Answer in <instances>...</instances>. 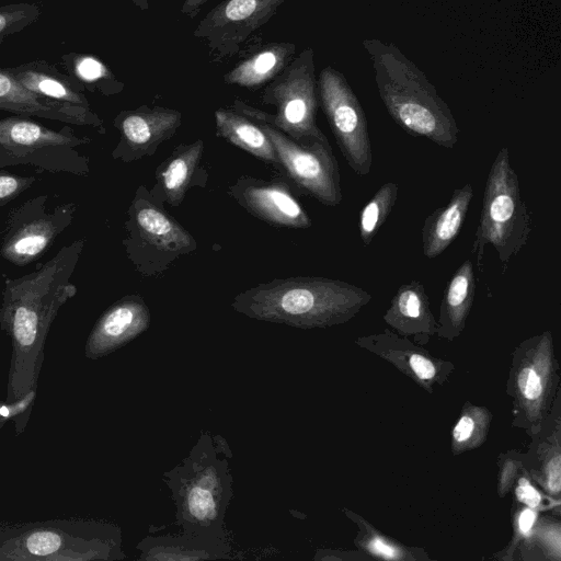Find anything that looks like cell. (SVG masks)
I'll use <instances>...</instances> for the list:
<instances>
[{
	"instance_id": "34",
	"label": "cell",
	"mask_w": 561,
	"mask_h": 561,
	"mask_svg": "<svg viewBox=\"0 0 561 561\" xmlns=\"http://www.w3.org/2000/svg\"><path fill=\"white\" fill-rule=\"evenodd\" d=\"M41 13L37 4L27 2L0 7V44L34 23Z\"/></svg>"
},
{
	"instance_id": "4",
	"label": "cell",
	"mask_w": 561,
	"mask_h": 561,
	"mask_svg": "<svg viewBox=\"0 0 561 561\" xmlns=\"http://www.w3.org/2000/svg\"><path fill=\"white\" fill-rule=\"evenodd\" d=\"M533 228L519 181L511 165L506 146L497 152L490 168L483 192L479 225L472 252L481 270L484 249L491 244L497 253L504 274L507 264L526 245Z\"/></svg>"
},
{
	"instance_id": "25",
	"label": "cell",
	"mask_w": 561,
	"mask_h": 561,
	"mask_svg": "<svg viewBox=\"0 0 561 561\" xmlns=\"http://www.w3.org/2000/svg\"><path fill=\"white\" fill-rule=\"evenodd\" d=\"M8 69L22 85L37 95L57 102L90 107L82 85L45 60H33Z\"/></svg>"
},
{
	"instance_id": "5",
	"label": "cell",
	"mask_w": 561,
	"mask_h": 561,
	"mask_svg": "<svg viewBox=\"0 0 561 561\" xmlns=\"http://www.w3.org/2000/svg\"><path fill=\"white\" fill-rule=\"evenodd\" d=\"M560 379L551 331L522 341L512 353L506 381L512 426L529 437L538 434L552 411Z\"/></svg>"
},
{
	"instance_id": "10",
	"label": "cell",
	"mask_w": 561,
	"mask_h": 561,
	"mask_svg": "<svg viewBox=\"0 0 561 561\" xmlns=\"http://www.w3.org/2000/svg\"><path fill=\"white\" fill-rule=\"evenodd\" d=\"M319 104L335 141L350 168L357 175L371 170L373 151L368 122L363 106L345 76L331 66L317 80Z\"/></svg>"
},
{
	"instance_id": "38",
	"label": "cell",
	"mask_w": 561,
	"mask_h": 561,
	"mask_svg": "<svg viewBox=\"0 0 561 561\" xmlns=\"http://www.w3.org/2000/svg\"><path fill=\"white\" fill-rule=\"evenodd\" d=\"M317 561H351V560H368L367 554L362 551H343L334 549H318L312 558Z\"/></svg>"
},
{
	"instance_id": "23",
	"label": "cell",
	"mask_w": 561,
	"mask_h": 561,
	"mask_svg": "<svg viewBox=\"0 0 561 561\" xmlns=\"http://www.w3.org/2000/svg\"><path fill=\"white\" fill-rule=\"evenodd\" d=\"M476 295V276L471 260L453 274L443 291L436 335L453 342L465 330Z\"/></svg>"
},
{
	"instance_id": "19",
	"label": "cell",
	"mask_w": 561,
	"mask_h": 561,
	"mask_svg": "<svg viewBox=\"0 0 561 561\" xmlns=\"http://www.w3.org/2000/svg\"><path fill=\"white\" fill-rule=\"evenodd\" d=\"M530 438L527 451L522 453L523 467L540 490L561 500L560 391L542 430Z\"/></svg>"
},
{
	"instance_id": "7",
	"label": "cell",
	"mask_w": 561,
	"mask_h": 561,
	"mask_svg": "<svg viewBox=\"0 0 561 561\" xmlns=\"http://www.w3.org/2000/svg\"><path fill=\"white\" fill-rule=\"evenodd\" d=\"M126 237L123 239L128 260L142 276L164 273L183 255L197 249V241L150 191L140 185L127 210Z\"/></svg>"
},
{
	"instance_id": "21",
	"label": "cell",
	"mask_w": 561,
	"mask_h": 561,
	"mask_svg": "<svg viewBox=\"0 0 561 561\" xmlns=\"http://www.w3.org/2000/svg\"><path fill=\"white\" fill-rule=\"evenodd\" d=\"M151 313L145 299L136 294L114 302L100 318L93 331V343L108 352L136 339L148 330Z\"/></svg>"
},
{
	"instance_id": "15",
	"label": "cell",
	"mask_w": 561,
	"mask_h": 561,
	"mask_svg": "<svg viewBox=\"0 0 561 561\" xmlns=\"http://www.w3.org/2000/svg\"><path fill=\"white\" fill-rule=\"evenodd\" d=\"M181 124L182 113L174 108L141 105L124 110L113 121L119 139L112 157L125 163L150 157L174 136Z\"/></svg>"
},
{
	"instance_id": "14",
	"label": "cell",
	"mask_w": 561,
	"mask_h": 561,
	"mask_svg": "<svg viewBox=\"0 0 561 561\" xmlns=\"http://www.w3.org/2000/svg\"><path fill=\"white\" fill-rule=\"evenodd\" d=\"M355 344L390 363L428 393L445 385L456 366L453 362L432 355L427 350L391 329L362 335Z\"/></svg>"
},
{
	"instance_id": "12",
	"label": "cell",
	"mask_w": 561,
	"mask_h": 561,
	"mask_svg": "<svg viewBox=\"0 0 561 561\" xmlns=\"http://www.w3.org/2000/svg\"><path fill=\"white\" fill-rule=\"evenodd\" d=\"M285 1L222 0L197 24L193 35L203 39L218 58L232 57Z\"/></svg>"
},
{
	"instance_id": "36",
	"label": "cell",
	"mask_w": 561,
	"mask_h": 561,
	"mask_svg": "<svg viewBox=\"0 0 561 561\" xmlns=\"http://www.w3.org/2000/svg\"><path fill=\"white\" fill-rule=\"evenodd\" d=\"M36 180L35 176L0 171V209L28 190Z\"/></svg>"
},
{
	"instance_id": "26",
	"label": "cell",
	"mask_w": 561,
	"mask_h": 561,
	"mask_svg": "<svg viewBox=\"0 0 561 561\" xmlns=\"http://www.w3.org/2000/svg\"><path fill=\"white\" fill-rule=\"evenodd\" d=\"M215 124L219 137L278 171L275 149L259 122L232 108H219L215 112Z\"/></svg>"
},
{
	"instance_id": "28",
	"label": "cell",
	"mask_w": 561,
	"mask_h": 561,
	"mask_svg": "<svg viewBox=\"0 0 561 561\" xmlns=\"http://www.w3.org/2000/svg\"><path fill=\"white\" fill-rule=\"evenodd\" d=\"M492 412L484 405L466 401L451 430L450 449L454 456L481 447L489 435Z\"/></svg>"
},
{
	"instance_id": "13",
	"label": "cell",
	"mask_w": 561,
	"mask_h": 561,
	"mask_svg": "<svg viewBox=\"0 0 561 561\" xmlns=\"http://www.w3.org/2000/svg\"><path fill=\"white\" fill-rule=\"evenodd\" d=\"M228 194L253 217L271 226L307 229L312 225L293 185L282 174L272 180L242 175L229 186Z\"/></svg>"
},
{
	"instance_id": "32",
	"label": "cell",
	"mask_w": 561,
	"mask_h": 561,
	"mask_svg": "<svg viewBox=\"0 0 561 561\" xmlns=\"http://www.w3.org/2000/svg\"><path fill=\"white\" fill-rule=\"evenodd\" d=\"M540 514L537 510L513 501L511 511L512 538L502 550L492 556V559L503 561L515 560L518 546L531 537Z\"/></svg>"
},
{
	"instance_id": "17",
	"label": "cell",
	"mask_w": 561,
	"mask_h": 561,
	"mask_svg": "<svg viewBox=\"0 0 561 561\" xmlns=\"http://www.w3.org/2000/svg\"><path fill=\"white\" fill-rule=\"evenodd\" d=\"M0 110L21 116L90 126L105 134L103 119L90 107L57 102L33 93L8 68H0Z\"/></svg>"
},
{
	"instance_id": "18",
	"label": "cell",
	"mask_w": 561,
	"mask_h": 561,
	"mask_svg": "<svg viewBox=\"0 0 561 561\" xmlns=\"http://www.w3.org/2000/svg\"><path fill=\"white\" fill-rule=\"evenodd\" d=\"M204 142L181 144L156 169V184L149 190L160 205L178 207L194 186L205 187L207 170L202 165Z\"/></svg>"
},
{
	"instance_id": "37",
	"label": "cell",
	"mask_w": 561,
	"mask_h": 561,
	"mask_svg": "<svg viewBox=\"0 0 561 561\" xmlns=\"http://www.w3.org/2000/svg\"><path fill=\"white\" fill-rule=\"evenodd\" d=\"M61 538L51 531H37L27 538V549L37 556H47L59 549Z\"/></svg>"
},
{
	"instance_id": "16",
	"label": "cell",
	"mask_w": 561,
	"mask_h": 561,
	"mask_svg": "<svg viewBox=\"0 0 561 561\" xmlns=\"http://www.w3.org/2000/svg\"><path fill=\"white\" fill-rule=\"evenodd\" d=\"M139 560L197 561L233 558L230 534L225 527L183 531L181 534L147 535L137 545Z\"/></svg>"
},
{
	"instance_id": "22",
	"label": "cell",
	"mask_w": 561,
	"mask_h": 561,
	"mask_svg": "<svg viewBox=\"0 0 561 561\" xmlns=\"http://www.w3.org/2000/svg\"><path fill=\"white\" fill-rule=\"evenodd\" d=\"M473 198V187L467 183L455 188L449 202L436 208L421 228L422 252L427 259L440 255L457 239Z\"/></svg>"
},
{
	"instance_id": "3",
	"label": "cell",
	"mask_w": 561,
	"mask_h": 561,
	"mask_svg": "<svg viewBox=\"0 0 561 561\" xmlns=\"http://www.w3.org/2000/svg\"><path fill=\"white\" fill-rule=\"evenodd\" d=\"M229 445L220 435L202 432L197 442L162 480L175 505V524L183 531L225 527L233 497Z\"/></svg>"
},
{
	"instance_id": "1",
	"label": "cell",
	"mask_w": 561,
	"mask_h": 561,
	"mask_svg": "<svg viewBox=\"0 0 561 561\" xmlns=\"http://www.w3.org/2000/svg\"><path fill=\"white\" fill-rule=\"evenodd\" d=\"M371 298L370 293L344 280L291 276L239 293L231 307L250 319L311 330L348 322Z\"/></svg>"
},
{
	"instance_id": "31",
	"label": "cell",
	"mask_w": 561,
	"mask_h": 561,
	"mask_svg": "<svg viewBox=\"0 0 561 561\" xmlns=\"http://www.w3.org/2000/svg\"><path fill=\"white\" fill-rule=\"evenodd\" d=\"M398 193L399 187L396 182H386L363 207L359 214L358 230L364 245L370 244L388 218L397 202Z\"/></svg>"
},
{
	"instance_id": "8",
	"label": "cell",
	"mask_w": 561,
	"mask_h": 561,
	"mask_svg": "<svg viewBox=\"0 0 561 561\" xmlns=\"http://www.w3.org/2000/svg\"><path fill=\"white\" fill-rule=\"evenodd\" d=\"M89 142L68 126L54 130L26 116L5 117L0 119V169L25 164L83 176L90 160L79 148Z\"/></svg>"
},
{
	"instance_id": "39",
	"label": "cell",
	"mask_w": 561,
	"mask_h": 561,
	"mask_svg": "<svg viewBox=\"0 0 561 561\" xmlns=\"http://www.w3.org/2000/svg\"><path fill=\"white\" fill-rule=\"evenodd\" d=\"M208 0H184L181 13L193 19Z\"/></svg>"
},
{
	"instance_id": "35",
	"label": "cell",
	"mask_w": 561,
	"mask_h": 561,
	"mask_svg": "<svg viewBox=\"0 0 561 561\" xmlns=\"http://www.w3.org/2000/svg\"><path fill=\"white\" fill-rule=\"evenodd\" d=\"M523 468L522 453L511 449L501 453L497 457L496 493L499 497H505L512 492L513 485Z\"/></svg>"
},
{
	"instance_id": "29",
	"label": "cell",
	"mask_w": 561,
	"mask_h": 561,
	"mask_svg": "<svg viewBox=\"0 0 561 561\" xmlns=\"http://www.w3.org/2000/svg\"><path fill=\"white\" fill-rule=\"evenodd\" d=\"M61 64L67 75L72 77L82 88L104 95H112L123 90L112 71L99 58L85 54H66Z\"/></svg>"
},
{
	"instance_id": "6",
	"label": "cell",
	"mask_w": 561,
	"mask_h": 561,
	"mask_svg": "<svg viewBox=\"0 0 561 561\" xmlns=\"http://www.w3.org/2000/svg\"><path fill=\"white\" fill-rule=\"evenodd\" d=\"M314 53L306 47L288 66L264 87L261 100L276 108L266 113L234 100L232 110L274 126L298 144L310 145L327 136L316 123L319 106Z\"/></svg>"
},
{
	"instance_id": "24",
	"label": "cell",
	"mask_w": 561,
	"mask_h": 561,
	"mask_svg": "<svg viewBox=\"0 0 561 561\" xmlns=\"http://www.w3.org/2000/svg\"><path fill=\"white\" fill-rule=\"evenodd\" d=\"M295 53L294 43L265 44L224 75V82L252 90L265 87L288 66Z\"/></svg>"
},
{
	"instance_id": "27",
	"label": "cell",
	"mask_w": 561,
	"mask_h": 561,
	"mask_svg": "<svg viewBox=\"0 0 561 561\" xmlns=\"http://www.w3.org/2000/svg\"><path fill=\"white\" fill-rule=\"evenodd\" d=\"M344 515L355 525L357 534L354 546L370 559L391 561H428L432 558L419 547L407 546L387 534L381 533L362 515L343 507Z\"/></svg>"
},
{
	"instance_id": "9",
	"label": "cell",
	"mask_w": 561,
	"mask_h": 561,
	"mask_svg": "<svg viewBox=\"0 0 561 561\" xmlns=\"http://www.w3.org/2000/svg\"><path fill=\"white\" fill-rule=\"evenodd\" d=\"M253 119L260 123L268 136L278 160V172L293 187L325 206L341 204L340 169L328 139L301 145L268 123Z\"/></svg>"
},
{
	"instance_id": "11",
	"label": "cell",
	"mask_w": 561,
	"mask_h": 561,
	"mask_svg": "<svg viewBox=\"0 0 561 561\" xmlns=\"http://www.w3.org/2000/svg\"><path fill=\"white\" fill-rule=\"evenodd\" d=\"M76 210L75 203L49 206L47 195L27 199L8 217L0 255L16 266L36 261L71 225Z\"/></svg>"
},
{
	"instance_id": "33",
	"label": "cell",
	"mask_w": 561,
	"mask_h": 561,
	"mask_svg": "<svg viewBox=\"0 0 561 561\" xmlns=\"http://www.w3.org/2000/svg\"><path fill=\"white\" fill-rule=\"evenodd\" d=\"M512 491L514 494V502L537 510L540 513L552 511L560 516V500L551 497L540 490L533 482L524 467L522 468Z\"/></svg>"
},
{
	"instance_id": "2",
	"label": "cell",
	"mask_w": 561,
	"mask_h": 561,
	"mask_svg": "<svg viewBox=\"0 0 561 561\" xmlns=\"http://www.w3.org/2000/svg\"><path fill=\"white\" fill-rule=\"evenodd\" d=\"M379 96L394 123L414 137L451 149L459 128L448 104L425 73L394 44L379 38L362 42Z\"/></svg>"
},
{
	"instance_id": "40",
	"label": "cell",
	"mask_w": 561,
	"mask_h": 561,
	"mask_svg": "<svg viewBox=\"0 0 561 561\" xmlns=\"http://www.w3.org/2000/svg\"><path fill=\"white\" fill-rule=\"evenodd\" d=\"M137 8L141 11H146L149 9L148 0H130Z\"/></svg>"
},
{
	"instance_id": "30",
	"label": "cell",
	"mask_w": 561,
	"mask_h": 561,
	"mask_svg": "<svg viewBox=\"0 0 561 561\" xmlns=\"http://www.w3.org/2000/svg\"><path fill=\"white\" fill-rule=\"evenodd\" d=\"M561 560V523L559 516L541 513L531 537L520 543L515 560Z\"/></svg>"
},
{
	"instance_id": "20",
	"label": "cell",
	"mask_w": 561,
	"mask_h": 561,
	"mask_svg": "<svg viewBox=\"0 0 561 561\" xmlns=\"http://www.w3.org/2000/svg\"><path fill=\"white\" fill-rule=\"evenodd\" d=\"M383 321L401 336L413 337L416 344H426L436 335L437 320L432 312L424 285L419 280L402 284L386 309Z\"/></svg>"
}]
</instances>
